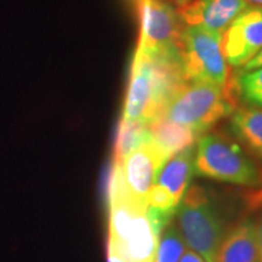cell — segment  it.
Wrapping results in <instances>:
<instances>
[{
	"label": "cell",
	"mask_w": 262,
	"mask_h": 262,
	"mask_svg": "<svg viewBox=\"0 0 262 262\" xmlns=\"http://www.w3.org/2000/svg\"><path fill=\"white\" fill-rule=\"evenodd\" d=\"M107 199L108 242L126 262H155L160 235L150 222L147 205L131 199L111 176H108Z\"/></svg>",
	"instance_id": "6da1fadb"
},
{
	"label": "cell",
	"mask_w": 262,
	"mask_h": 262,
	"mask_svg": "<svg viewBox=\"0 0 262 262\" xmlns=\"http://www.w3.org/2000/svg\"><path fill=\"white\" fill-rule=\"evenodd\" d=\"M182 83L180 64L135 55L122 119L148 125L160 116L168 98Z\"/></svg>",
	"instance_id": "7a4b0ae2"
},
{
	"label": "cell",
	"mask_w": 262,
	"mask_h": 262,
	"mask_svg": "<svg viewBox=\"0 0 262 262\" xmlns=\"http://www.w3.org/2000/svg\"><path fill=\"white\" fill-rule=\"evenodd\" d=\"M237 81L226 88L185 81L164 104L159 117L203 135L237 108Z\"/></svg>",
	"instance_id": "3957f363"
},
{
	"label": "cell",
	"mask_w": 262,
	"mask_h": 262,
	"mask_svg": "<svg viewBox=\"0 0 262 262\" xmlns=\"http://www.w3.org/2000/svg\"><path fill=\"white\" fill-rule=\"evenodd\" d=\"M194 172L203 178L243 187H262V171L254 160L233 139L221 133H211L199 139Z\"/></svg>",
	"instance_id": "277c9868"
},
{
	"label": "cell",
	"mask_w": 262,
	"mask_h": 262,
	"mask_svg": "<svg viewBox=\"0 0 262 262\" xmlns=\"http://www.w3.org/2000/svg\"><path fill=\"white\" fill-rule=\"evenodd\" d=\"M176 227L185 243L206 262H215L226 231L211 196L202 186L187 189L178 209Z\"/></svg>",
	"instance_id": "5b68a950"
},
{
	"label": "cell",
	"mask_w": 262,
	"mask_h": 262,
	"mask_svg": "<svg viewBox=\"0 0 262 262\" xmlns=\"http://www.w3.org/2000/svg\"><path fill=\"white\" fill-rule=\"evenodd\" d=\"M222 34L201 26H183L180 35V60L185 81L226 88L231 80L229 64L222 52Z\"/></svg>",
	"instance_id": "8992f818"
},
{
	"label": "cell",
	"mask_w": 262,
	"mask_h": 262,
	"mask_svg": "<svg viewBox=\"0 0 262 262\" xmlns=\"http://www.w3.org/2000/svg\"><path fill=\"white\" fill-rule=\"evenodd\" d=\"M140 37L135 55L178 63L180 60V35L185 24L171 5L164 0H141Z\"/></svg>",
	"instance_id": "52a82bcc"
},
{
	"label": "cell",
	"mask_w": 262,
	"mask_h": 262,
	"mask_svg": "<svg viewBox=\"0 0 262 262\" xmlns=\"http://www.w3.org/2000/svg\"><path fill=\"white\" fill-rule=\"evenodd\" d=\"M168 158L166 153L150 139L120 163L113 162L112 170L120 188L131 199L146 204L147 195Z\"/></svg>",
	"instance_id": "ba28073f"
},
{
	"label": "cell",
	"mask_w": 262,
	"mask_h": 262,
	"mask_svg": "<svg viewBox=\"0 0 262 262\" xmlns=\"http://www.w3.org/2000/svg\"><path fill=\"white\" fill-rule=\"evenodd\" d=\"M222 52L231 67L242 68L262 49V6L249 5L222 34Z\"/></svg>",
	"instance_id": "9c48e42d"
},
{
	"label": "cell",
	"mask_w": 262,
	"mask_h": 262,
	"mask_svg": "<svg viewBox=\"0 0 262 262\" xmlns=\"http://www.w3.org/2000/svg\"><path fill=\"white\" fill-rule=\"evenodd\" d=\"M250 5L247 0H189L179 6L181 21L224 34L237 16Z\"/></svg>",
	"instance_id": "30bf717a"
},
{
	"label": "cell",
	"mask_w": 262,
	"mask_h": 262,
	"mask_svg": "<svg viewBox=\"0 0 262 262\" xmlns=\"http://www.w3.org/2000/svg\"><path fill=\"white\" fill-rule=\"evenodd\" d=\"M194 173L193 148L183 149L166 159L157 176L155 186L162 189L178 208L189 187Z\"/></svg>",
	"instance_id": "8fae6325"
},
{
	"label": "cell",
	"mask_w": 262,
	"mask_h": 262,
	"mask_svg": "<svg viewBox=\"0 0 262 262\" xmlns=\"http://www.w3.org/2000/svg\"><path fill=\"white\" fill-rule=\"evenodd\" d=\"M215 262H260L256 225L244 219L222 239Z\"/></svg>",
	"instance_id": "7c38bea8"
},
{
	"label": "cell",
	"mask_w": 262,
	"mask_h": 262,
	"mask_svg": "<svg viewBox=\"0 0 262 262\" xmlns=\"http://www.w3.org/2000/svg\"><path fill=\"white\" fill-rule=\"evenodd\" d=\"M231 129L253 155L262 159V110L237 107L231 114Z\"/></svg>",
	"instance_id": "4fadbf2b"
},
{
	"label": "cell",
	"mask_w": 262,
	"mask_h": 262,
	"mask_svg": "<svg viewBox=\"0 0 262 262\" xmlns=\"http://www.w3.org/2000/svg\"><path fill=\"white\" fill-rule=\"evenodd\" d=\"M148 129L152 140L168 157L176 155L183 149L191 148L198 137L188 127L170 122L163 117H158L148 124Z\"/></svg>",
	"instance_id": "5bb4252c"
},
{
	"label": "cell",
	"mask_w": 262,
	"mask_h": 262,
	"mask_svg": "<svg viewBox=\"0 0 262 262\" xmlns=\"http://www.w3.org/2000/svg\"><path fill=\"white\" fill-rule=\"evenodd\" d=\"M152 139L148 125L142 123L125 122L120 119L114 142L113 162L120 163L134 149Z\"/></svg>",
	"instance_id": "9a60e30c"
},
{
	"label": "cell",
	"mask_w": 262,
	"mask_h": 262,
	"mask_svg": "<svg viewBox=\"0 0 262 262\" xmlns=\"http://www.w3.org/2000/svg\"><path fill=\"white\" fill-rule=\"evenodd\" d=\"M186 251V243L172 222L163 229L159 237L155 262H180Z\"/></svg>",
	"instance_id": "2e32d148"
},
{
	"label": "cell",
	"mask_w": 262,
	"mask_h": 262,
	"mask_svg": "<svg viewBox=\"0 0 262 262\" xmlns=\"http://www.w3.org/2000/svg\"><path fill=\"white\" fill-rule=\"evenodd\" d=\"M237 86L244 100L262 110V67L241 73Z\"/></svg>",
	"instance_id": "e0dca14e"
},
{
	"label": "cell",
	"mask_w": 262,
	"mask_h": 262,
	"mask_svg": "<svg viewBox=\"0 0 262 262\" xmlns=\"http://www.w3.org/2000/svg\"><path fill=\"white\" fill-rule=\"evenodd\" d=\"M260 67H262V49L258 51L257 55H255V56L248 62L247 64H244L243 67H242V73L256 70V68H260Z\"/></svg>",
	"instance_id": "ac0fdd59"
},
{
	"label": "cell",
	"mask_w": 262,
	"mask_h": 262,
	"mask_svg": "<svg viewBox=\"0 0 262 262\" xmlns=\"http://www.w3.org/2000/svg\"><path fill=\"white\" fill-rule=\"evenodd\" d=\"M107 262H126L110 242L107 244Z\"/></svg>",
	"instance_id": "d6986e66"
},
{
	"label": "cell",
	"mask_w": 262,
	"mask_h": 262,
	"mask_svg": "<svg viewBox=\"0 0 262 262\" xmlns=\"http://www.w3.org/2000/svg\"><path fill=\"white\" fill-rule=\"evenodd\" d=\"M255 225H256V234H257V243H258V253H260V262H262V214L258 215Z\"/></svg>",
	"instance_id": "ffe728a7"
},
{
	"label": "cell",
	"mask_w": 262,
	"mask_h": 262,
	"mask_svg": "<svg viewBox=\"0 0 262 262\" xmlns=\"http://www.w3.org/2000/svg\"><path fill=\"white\" fill-rule=\"evenodd\" d=\"M180 262H205V261L203 260L202 256H199L198 254L194 253V251L189 250V251H185V254L182 255Z\"/></svg>",
	"instance_id": "44dd1931"
},
{
	"label": "cell",
	"mask_w": 262,
	"mask_h": 262,
	"mask_svg": "<svg viewBox=\"0 0 262 262\" xmlns=\"http://www.w3.org/2000/svg\"><path fill=\"white\" fill-rule=\"evenodd\" d=\"M248 3H250V4H254V5H257V6H262V0H247Z\"/></svg>",
	"instance_id": "7402d4cb"
},
{
	"label": "cell",
	"mask_w": 262,
	"mask_h": 262,
	"mask_svg": "<svg viewBox=\"0 0 262 262\" xmlns=\"http://www.w3.org/2000/svg\"><path fill=\"white\" fill-rule=\"evenodd\" d=\"M188 2H189V0H176V3H178L179 6L186 4V3H188Z\"/></svg>",
	"instance_id": "603a6c76"
},
{
	"label": "cell",
	"mask_w": 262,
	"mask_h": 262,
	"mask_svg": "<svg viewBox=\"0 0 262 262\" xmlns=\"http://www.w3.org/2000/svg\"><path fill=\"white\" fill-rule=\"evenodd\" d=\"M140 2H141V0H135V3H136V4H139Z\"/></svg>",
	"instance_id": "cb8c5ba5"
}]
</instances>
